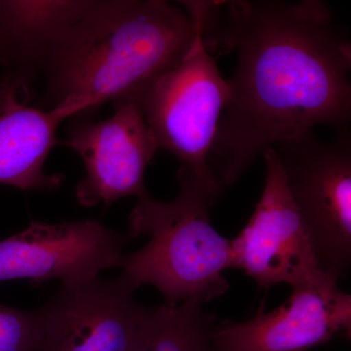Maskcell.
<instances>
[{
  "label": "cell",
  "mask_w": 351,
  "mask_h": 351,
  "mask_svg": "<svg viewBox=\"0 0 351 351\" xmlns=\"http://www.w3.org/2000/svg\"><path fill=\"white\" fill-rule=\"evenodd\" d=\"M29 83L14 75L0 82V184L24 191L58 189L64 176L44 171L58 144V129L80 114V106L39 108L29 105Z\"/></svg>",
  "instance_id": "11"
},
{
  "label": "cell",
  "mask_w": 351,
  "mask_h": 351,
  "mask_svg": "<svg viewBox=\"0 0 351 351\" xmlns=\"http://www.w3.org/2000/svg\"><path fill=\"white\" fill-rule=\"evenodd\" d=\"M203 306L189 301L147 307L130 351H217L215 316Z\"/></svg>",
  "instance_id": "13"
},
{
  "label": "cell",
  "mask_w": 351,
  "mask_h": 351,
  "mask_svg": "<svg viewBox=\"0 0 351 351\" xmlns=\"http://www.w3.org/2000/svg\"><path fill=\"white\" fill-rule=\"evenodd\" d=\"M128 235L95 219L47 223L32 221L0 241V282H82L120 267Z\"/></svg>",
  "instance_id": "8"
},
{
  "label": "cell",
  "mask_w": 351,
  "mask_h": 351,
  "mask_svg": "<svg viewBox=\"0 0 351 351\" xmlns=\"http://www.w3.org/2000/svg\"><path fill=\"white\" fill-rule=\"evenodd\" d=\"M136 290L122 276L62 284L38 309V351H130L147 308Z\"/></svg>",
  "instance_id": "9"
},
{
  "label": "cell",
  "mask_w": 351,
  "mask_h": 351,
  "mask_svg": "<svg viewBox=\"0 0 351 351\" xmlns=\"http://www.w3.org/2000/svg\"><path fill=\"white\" fill-rule=\"evenodd\" d=\"M350 331V295L329 279L293 288L287 301L269 313L263 302L250 320L217 324L213 339L217 351H306Z\"/></svg>",
  "instance_id": "10"
},
{
  "label": "cell",
  "mask_w": 351,
  "mask_h": 351,
  "mask_svg": "<svg viewBox=\"0 0 351 351\" xmlns=\"http://www.w3.org/2000/svg\"><path fill=\"white\" fill-rule=\"evenodd\" d=\"M94 0H0V64L29 83L53 44Z\"/></svg>",
  "instance_id": "12"
},
{
  "label": "cell",
  "mask_w": 351,
  "mask_h": 351,
  "mask_svg": "<svg viewBox=\"0 0 351 351\" xmlns=\"http://www.w3.org/2000/svg\"><path fill=\"white\" fill-rule=\"evenodd\" d=\"M64 142L84 164V178L76 186L75 197L91 208L128 196L138 200L151 195L145 188L147 165L159 149L142 110L132 101L114 103V113L107 119L75 115Z\"/></svg>",
  "instance_id": "7"
},
{
  "label": "cell",
  "mask_w": 351,
  "mask_h": 351,
  "mask_svg": "<svg viewBox=\"0 0 351 351\" xmlns=\"http://www.w3.org/2000/svg\"><path fill=\"white\" fill-rule=\"evenodd\" d=\"M263 156L265 189L248 223L232 240L233 269L244 270L262 289L280 283L302 287L336 279L321 269L274 149Z\"/></svg>",
  "instance_id": "6"
},
{
  "label": "cell",
  "mask_w": 351,
  "mask_h": 351,
  "mask_svg": "<svg viewBox=\"0 0 351 351\" xmlns=\"http://www.w3.org/2000/svg\"><path fill=\"white\" fill-rule=\"evenodd\" d=\"M180 193L162 202L151 195L138 200L128 218L129 239L149 237V243L123 255L121 276L136 289L152 285L164 304L212 301L230 288L223 272L233 269L232 240L210 221L216 203L196 176L184 166L177 174Z\"/></svg>",
  "instance_id": "3"
},
{
  "label": "cell",
  "mask_w": 351,
  "mask_h": 351,
  "mask_svg": "<svg viewBox=\"0 0 351 351\" xmlns=\"http://www.w3.org/2000/svg\"><path fill=\"white\" fill-rule=\"evenodd\" d=\"M210 54L235 53L228 104L207 158L221 188L272 145L351 119V43L320 0L184 1Z\"/></svg>",
  "instance_id": "1"
},
{
  "label": "cell",
  "mask_w": 351,
  "mask_h": 351,
  "mask_svg": "<svg viewBox=\"0 0 351 351\" xmlns=\"http://www.w3.org/2000/svg\"><path fill=\"white\" fill-rule=\"evenodd\" d=\"M41 336L38 311L0 304V351H38Z\"/></svg>",
  "instance_id": "14"
},
{
  "label": "cell",
  "mask_w": 351,
  "mask_h": 351,
  "mask_svg": "<svg viewBox=\"0 0 351 351\" xmlns=\"http://www.w3.org/2000/svg\"><path fill=\"white\" fill-rule=\"evenodd\" d=\"M270 149L282 168L321 269L339 280L351 263L350 127H341L330 143L309 131Z\"/></svg>",
  "instance_id": "5"
},
{
  "label": "cell",
  "mask_w": 351,
  "mask_h": 351,
  "mask_svg": "<svg viewBox=\"0 0 351 351\" xmlns=\"http://www.w3.org/2000/svg\"><path fill=\"white\" fill-rule=\"evenodd\" d=\"M200 24L164 0H94L60 36L41 69L49 108L80 106L87 117L108 101H132L181 63Z\"/></svg>",
  "instance_id": "2"
},
{
  "label": "cell",
  "mask_w": 351,
  "mask_h": 351,
  "mask_svg": "<svg viewBox=\"0 0 351 351\" xmlns=\"http://www.w3.org/2000/svg\"><path fill=\"white\" fill-rule=\"evenodd\" d=\"M228 97V82L199 34L181 63L132 100L142 110L159 149L174 154L217 200L223 189L207 158Z\"/></svg>",
  "instance_id": "4"
}]
</instances>
